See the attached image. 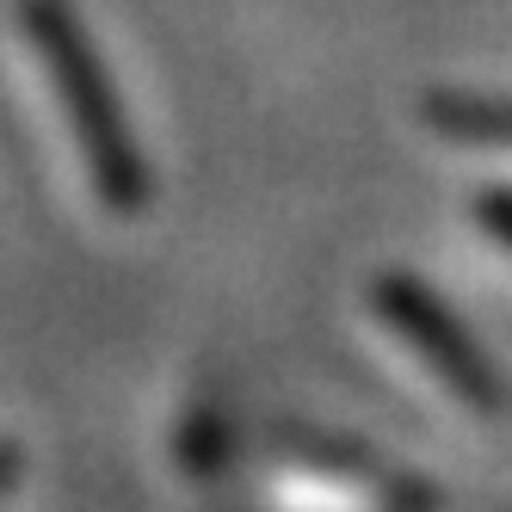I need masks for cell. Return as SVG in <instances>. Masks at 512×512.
Segmentation results:
<instances>
[{
	"instance_id": "cell-1",
	"label": "cell",
	"mask_w": 512,
	"mask_h": 512,
	"mask_svg": "<svg viewBox=\"0 0 512 512\" xmlns=\"http://www.w3.org/2000/svg\"><path fill=\"white\" fill-rule=\"evenodd\" d=\"M19 19H25V38L38 50L68 124H75V142H81V161H87V179H93L99 204L118 210V216H136L149 204V167L136 155L130 118H124L118 87L105 75L93 38L81 31V19L68 13V0H25Z\"/></svg>"
},
{
	"instance_id": "cell-2",
	"label": "cell",
	"mask_w": 512,
	"mask_h": 512,
	"mask_svg": "<svg viewBox=\"0 0 512 512\" xmlns=\"http://www.w3.org/2000/svg\"><path fill=\"white\" fill-rule=\"evenodd\" d=\"M377 315L420 352V364L463 401V408L494 414L500 401H506V389H500V377H494V364L482 358V346L469 340V327H463L445 303H438L420 278H408V272H383V278H377Z\"/></svg>"
},
{
	"instance_id": "cell-5",
	"label": "cell",
	"mask_w": 512,
	"mask_h": 512,
	"mask_svg": "<svg viewBox=\"0 0 512 512\" xmlns=\"http://www.w3.org/2000/svg\"><path fill=\"white\" fill-rule=\"evenodd\" d=\"M19 463H25V457H19V445H13L7 432H0V500L13 494V482H19Z\"/></svg>"
},
{
	"instance_id": "cell-4",
	"label": "cell",
	"mask_w": 512,
	"mask_h": 512,
	"mask_svg": "<svg viewBox=\"0 0 512 512\" xmlns=\"http://www.w3.org/2000/svg\"><path fill=\"white\" fill-rule=\"evenodd\" d=\"M475 216H482V229L512 253V192H500V186L482 192V198H475Z\"/></svg>"
},
{
	"instance_id": "cell-3",
	"label": "cell",
	"mask_w": 512,
	"mask_h": 512,
	"mask_svg": "<svg viewBox=\"0 0 512 512\" xmlns=\"http://www.w3.org/2000/svg\"><path fill=\"white\" fill-rule=\"evenodd\" d=\"M426 124L445 130L469 149H512V99L494 93H445L432 87L426 93Z\"/></svg>"
}]
</instances>
